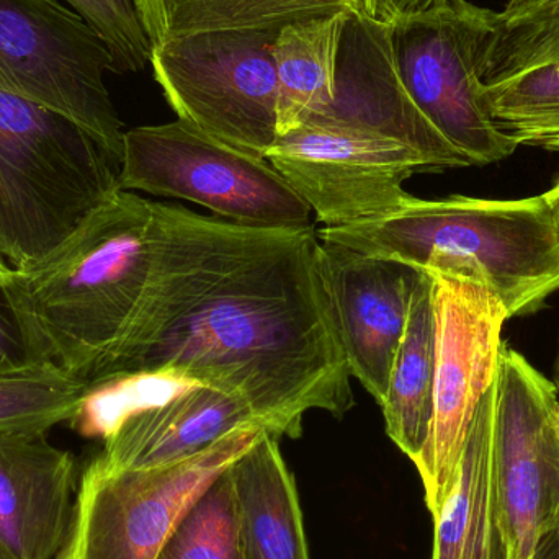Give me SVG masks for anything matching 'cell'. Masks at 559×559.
Here are the masks:
<instances>
[{"mask_svg": "<svg viewBox=\"0 0 559 559\" xmlns=\"http://www.w3.org/2000/svg\"><path fill=\"white\" fill-rule=\"evenodd\" d=\"M151 206L146 288L92 391L206 384L242 397L277 439H298L309 411L345 416L352 377L314 228H252Z\"/></svg>", "mask_w": 559, "mask_h": 559, "instance_id": "6da1fadb", "label": "cell"}, {"mask_svg": "<svg viewBox=\"0 0 559 559\" xmlns=\"http://www.w3.org/2000/svg\"><path fill=\"white\" fill-rule=\"evenodd\" d=\"M153 202L118 189L45 258L12 271L2 296L43 361L94 390L143 298Z\"/></svg>", "mask_w": 559, "mask_h": 559, "instance_id": "7a4b0ae2", "label": "cell"}, {"mask_svg": "<svg viewBox=\"0 0 559 559\" xmlns=\"http://www.w3.org/2000/svg\"><path fill=\"white\" fill-rule=\"evenodd\" d=\"M318 238L424 274L472 280L501 301L509 318L532 314L559 289V236L544 195L411 197L388 215L324 228Z\"/></svg>", "mask_w": 559, "mask_h": 559, "instance_id": "3957f363", "label": "cell"}, {"mask_svg": "<svg viewBox=\"0 0 559 559\" xmlns=\"http://www.w3.org/2000/svg\"><path fill=\"white\" fill-rule=\"evenodd\" d=\"M120 189V164L71 118L0 91V258L29 267Z\"/></svg>", "mask_w": 559, "mask_h": 559, "instance_id": "277c9868", "label": "cell"}, {"mask_svg": "<svg viewBox=\"0 0 559 559\" xmlns=\"http://www.w3.org/2000/svg\"><path fill=\"white\" fill-rule=\"evenodd\" d=\"M120 189L187 200L252 228H314L308 203L265 157L179 118L124 131Z\"/></svg>", "mask_w": 559, "mask_h": 559, "instance_id": "5b68a950", "label": "cell"}, {"mask_svg": "<svg viewBox=\"0 0 559 559\" xmlns=\"http://www.w3.org/2000/svg\"><path fill=\"white\" fill-rule=\"evenodd\" d=\"M280 28L215 29L154 46V78L179 120L265 157L278 138Z\"/></svg>", "mask_w": 559, "mask_h": 559, "instance_id": "8992f818", "label": "cell"}, {"mask_svg": "<svg viewBox=\"0 0 559 559\" xmlns=\"http://www.w3.org/2000/svg\"><path fill=\"white\" fill-rule=\"evenodd\" d=\"M264 432L235 430L205 452L160 468L108 469L92 460L56 559H156L193 502Z\"/></svg>", "mask_w": 559, "mask_h": 559, "instance_id": "52a82bcc", "label": "cell"}, {"mask_svg": "<svg viewBox=\"0 0 559 559\" xmlns=\"http://www.w3.org/2000/svg\"><path fill=\"white\" fill-rule=\"evenodd\" d=\"M111 69L102 36L61 0H0V91L71 118L120 164L123 123L105 85Z\"/></svg>", "mask_w": 559, "mask_h": 559, "instance_id": "ba28073f", "label": "cell"}, {"mask_svg": "<svg viewBox=\"0 0 559 559\" xmlns=\"http://www.w3.org/2000/svg\"><path fill=\"white\" fill-rule=\"evenodd\" d=\"M495 13L452 0L393 22L394 56L411 98L472 166L501 163L518 147L489 117L478 79Z\"/></svg>", "mask_w": 559, "mask_h": 559, "instance_id": "9c48e42d", "label": "cell"}, {"mask_svg": "<svg viewBox=\"0 0 559 559\" xmlns=\"http://www.w3.org/2000/svg\"><path fill=\"white\" fill-rule=\"evenodd\" d=\"M432 280L436 374L432 423L416 463L430 514L445 498L473 417L498 371L508 311L486 286L445 274Z\"/></svg>", "mask_w": 559, "mask_h": 559, "instance_id": "30bf717a", "label": "cell"}, {"mask_svg": "<svg viewBox=\"0 0 559 559\" xmlns=\"http://www.w3.org/2000/svg\"><path fill=\"white\" fill-rule=\"evenodd\" d=\"M265 159L325 228L388 215L413 197L403 187L407 179L439 173L429 157L393 138L316 121L278 136Z\"/></svg>", "mask_w": 559, "mask_h": 559, "instance_id": "8fae6325", "label": "cell"}, {"mask_svg": "<svg viewBox=\"0 0 559 559\" xmlns=\"http://www.w3.org/2000/svg\"><path fill=\"white\" fill-rule=\"evenodd\" d=\"M496 486L518 559L559 525V396L554 381L508 344L496 371Z\"/></svg>", "mask_w": 559, "mask_h": 559, "instance_id": "7c38bea8", "label": "cell"}, {"mask_svg": "<svg viewBox=\"0 0 559 559\" xmlns=\"http://www.w3.org/2000/svg\"><path fill=\"white\" fill-rule=\"evenodd\" d=\"M393 138L423 153L439 173L472 166L417 108L404 85L393 48V23L347 13L331 104L306 120Z\"/></svg>", "mask_w": 559, "mask_h": 559, "instance_id": "4fadbf2b", "label": "cell"}, {"mask_svg": "<svg viewBox=\"0 0 559 559\" xmlns=\"http://www.w3.org/2000/svg\"><path fill=\"white\" fill-rule=\"evenodd\" d=\"M321 264L350 377L380 404L420 272L331 241H321Z\"/></svg>", "mask_w": 559, "mask_h": 559, "instance_id": "5bb4252c", "label": "cell"}, {"mask_svg": "<svg viewBox=\"0 0 559 559\" xmlns=\"http://www.w3.org/2000/svg\"><path fill=\"white\" fill-rule=\"evenodd\" d=\"M78 489L74 456L48 432L0 433V558H58Z\"/></svg>", "mask_w": 559, "mask_h": 559, "instance_id": "9a60e30c", "label": "cell"}, {"mask_svg": "<svg viewBox=\"0 0 559 559\" xmlns=\"http://www.w3.org/2000/svg\"><path fill=\"white\" fill-rule=\"evenodd\" d=\"M245 427L262 426L238 394L206 384H180L159 400L127 411L95 460L108 469L176 465Z\"/></svg>", "mask_w": 559, "mask_h": 559, "instance_id": "2e32d148", "label": "cell"}, {"mask_svg": "<svg viewBox=\"0 0 559 559\" xmlns=\"http://www.w3.org/2000/svg\"><path fill=\"white\" fill-rule=\"evenodd\" d=\"M496 380L473 417L459 465L433 518L432 559H518L496 486Z\"/></svg>", "mask_w": 559, "mask_h": 559, "instance_id": "e0dca14e", "label": "cell"}, {"mask_svg": "<svg viewBox=\"0 0 559 559\" xmlns=\"http://www.w3.org/2000/svg\"><path fill=\"white\" fill-rule=\"evenodd\" d=\"M229 472L245 559H309L295 476L277 437L262 433Z\"/></svg>", "mask_w": 559, "mask_h": 559, "instance_id": "ac0fdd59", "label": "cell"}, {"mask_svg": "<svg viewBox=\"0 0 559 559\" xmlns=\"http://www.w3.org/2000/svg\"><path fill=\"white\" fill-rule=\"evenodd\" d=\"M481 97L518 146L559 153V39L479 66Z\"/></svg>", "mask_w": 559, "mask_h": 559, "instance_id": "d6986e66", "label": "cell"}, {"mask_svg": "<svg viewBox=\"0 0 559 559\" xmlns=\"http://www.w3.org/2000/svg\"><path fill=\"white\" fill-rule=\"evenodd\" d=\"M436 374V324L432 280L420 272L411 299L403 338L394 355L386 393L381 400L386 433L416 465L432 423Z\"/></svg>", "mask_w": 559, "mask_h": 559, "instance_id": "ffe728a7", "label": "cell"}, {"mask_svg": "<svg viewBox=\"0 0 559 559\" xmlns=\"http://www.w3.org/2000/svg\"><path fill=\"white\" fill-rule=\"evenodd\" d=\"M347 12L286 23L274 43L278 136L321 114L334 95L335 61Z\"/></svg>", "mask_w": 559, "mask_h": 559, "instance_id": "44dd1931", "label": "cell"}, {"mask_svg": "<svg viewBox=\"0 0 559 559\" xmlns=\"http://www.w3.org/2000/svg\"><path fill=\"white\" fill-rule=\"evenodd\" d=\"M154 46L193 33L269 28L296 20L360 12L358 0H134Z\"/></svg>", "mask_w": 559, "mask_h": 559, "instance_id": "7402d4cb", "label": "cell"}, {"mask_svg": "<svg viewBox=\"0 0 559 559\" xmlns=\"http://www.w3.org/2000/svg\"><path fill=\"white\" fill-rule=\"evenodd\" d=\"M87 393L84 384L49 361L0 374V433L49 432L71 423Z\"/></svg>", "mask_w": 559, "mask_h": 559, "instance_id": "603a6c76", "label": "cell"}, {"mask_svg": "<svg viewBox=\"0 0 559 559\" xmlns=\"http://www.w3.org/2000/svg\"><path fill=\"white\" fill-rule=\"evenodd\" d=\"M156 559H245L229 468L193 502Z\"/></svg>", "mask_w": 559, "mask_h": 559, "instance_id": "cb8c5ba5", "label": "cell"}, {"mask_svg": "<svg viewBox=\"0 0 559 559\" xmlns=\"http://www.w3.org/2000/svg\"><path fill=\"white\" fill-rule=\"evenodd\" d=\"M104 39L114 59L111 72H140L151 64L153 43L134 0H61Z\"/></svg>", "mask_w": 559, "mask_h": 559, "instance_id": "d4e9b609", "label": "cell"}, {"mask_svg": "<svg viewBox=\"0 0 559 559\" xmlns=\"http://www.w3.org/2000/svg\"><path fill=\"white\" fill-rule=\"evenodd\" d=\"M559 39V0H538L521 9L495 13L481 62Z\"/></svg>", "mask_w": 559, "mask_h": 559, "instance_id": "484cf974", "label": "cell"}, {"mask_svg": "<svg viewBox=\"0 0 559 559\" xmlns=\"http://www.w3.org/2000/svg\"><path fill=\"white\" fill-rule=\"evenodd\" d=\"M45 364L36 354L12 306L0 293V374Z\"/></svg>", "mask_w": 559, "mask_h": 559, "instance_id": "4316f807", "label": "cell"}, {"mask_svg": "<svg viewBox=\"0 0 559 559\" xmlns=\"http://www.w3.org/2000/svg\"><path fill=\"white\" fill-rule=\"evenodd\" d=\"M360 13L378 20V22L393 23L396 19L394 0H358Z\"/></svg>", "mask_w": 559, "mask_h": 559, "instance_id": "83f0119b", "label": "cell"}, {"mask_svg": "<svg viewBox=\"0 0 559 559\" xmlns=\"http://www.w3.org/2000/svg\"><path fill=\"white\" fill-rule=\"evenodd\" d=\"M452 0H394L396 19L417 15V13L427 12V10L437 9V7L447 5Z\"/></svg>", "mask_w": 559, "mask_h": 559, "instance_id": "f1b7e54d", "label": "cell"}, {"mask_svg": "<svg viewBox=\"0 0 559 559\" xmlns=\"http://www.w3.org/2000/svg\"><path fill=\"white\" fill-rule=\"evenodd\" d=\"M532 559H559V531L551 532L538 544Z\"/></svg>", "mask_w": 559, "mask_h": 559, "instance_id": "f546056e", "label": "cell"}, {"mask_svg": "<svg viewBox=\"0 0 559 559\" xmlns=\"http://www.w3.org/2000/svg\"><path fill=\"white\" fill-rule=\"evenodd\" d=\"M545 202H547L548 209H550L551 216H554L555 226L559 236V180L557 186L550 190V192L544 193Z\"/></svg>", "mask_w": 559, "mask_h": 559, "instance_id": "4dcf8cb0", "label": "cell"}, {"mask_svg": "<svg viewBox=\"0 0 559 559\" xmlns=\"http://www.w3.org/2000/svg\"><path fill=\"white\" fill-rule=\"evenodd\" d=\"M10 274H12V269L2 261L0 258V293H2L3 286H5L7 280L10 278Z\"/></svg>", "mask_w": 559, "mask_h": 559, "instance_id": "1f68e13d", "label": "cell"}, {"mask_svg": "<svg viewBox=\"0 0 559 559\" xmlns=\"http://www.w3.org/2000/svg\"><path fill=\"white\" fill-rule=\"evenodd\" d=\"M537 2V0H506L504 10L521 9V7L528 5V3Z\"/></svg>", "mask_w": 559, "mask_h": 559, "instance_id": "d6a6232c", "label": "cell"}, {"mask_svg": "<svg viewBox=\"0 0 559 559\" xmlns=\"http://www.w3.org/2000/svg\"><path fill=\"white\" fill-rule=\"evenodd\" d=\"M555 386H557L558 390V396H559V347H558V355H557V361H555Z\"/></svg>", "mask_w": 559, "mask_h": 559, "instance_id": "836d02e7", "label": "cell"}, {"mask_svg": "<svg viewBox=\"0 0 559 559\" xmlns=\"http://www.w3.org/2000/svg\"><path fill=\"white\" fill-rule=\"evenodd\" d=\"M558 531H559V525H558Z\"/></svg>", "mask_w": 559, "mask_h": 559, "instance_id": "e575fe53", "label": "cell"}, {"mask_svg": "<svg viewBox=\"0 0 559 559\" xmlns=\"http://www.w3.org/2000/svg\"><path fill=\"white\" fill-rule=\"evenodd\" d=\"M0 559H2V558H0Z\"/></svg>", "mask_w": 559, "mask_h": 559, "instance_id": "d590c367", "label": "cell"}]
</instances>
